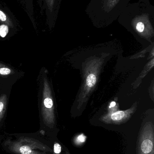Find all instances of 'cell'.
<instances>
[{"label":"cell","instance_id":"10","mask_svg":"<svg viewBox=\"0 0 154 154\" xmlns=\"http://www.w3.org/2000/svg\"><path fill=\"white\" fill-rule=\"evenodd\" d=\"M9 26L3 23L0 24V37L4 38L7 36L9 31Z\"/></svg>","mask_w":154,"mask_h":154},{"label":"cell","instance_id":"6","mask_svg":"<svg viewBox=\"0 0 154 154\" xmlns=\"http://www.w3.org/2000/svg\"><path fill=\"white\" fill-rule=\"evenodd\" d=\"M48 11L49 14L52 16V19L55 18L58 10L61 0H45Z\"/></svg>","mask_w":154,"mask_h":154},{"label":"cell","instance_id":"14","mask_svg":"<svg viewBox=\"0 0 154 154\" xmlns=\"http://www.w3.org/2000/svg\"><path fill=\"white\" fill-rule=\"evenodd\" d=\"M115 105V102H112V103H111V105H110V107H111L114 106Z\"/></svg>","mask_w":154,"mask_h":154},{"label":"cell","instance_id":"9","mask_svg":"<svg viewBox=\"0 0 154 154\" xmlns=\"http://www.w3.org/2000/svg\"><path fill=\"white\" fill-rule=\"evenodd\" d=\"M126 118V113L124 111H119L112 114L110 116V120L115 123H118L123 121Z\"/></svg>","mask_w":154,"mask_h":154},{"label":"cell","instance_id":"5","mask_svg":"<svg viewBox=\"0 0 154 154\" xmlns=\"http://www.w3.org/2000/svg\"><path fill=\"white\" fill-rule=\"evenodd\" d=\"M7 12L0 7V23L6 24L10 28H14L15 22Z\"/></svg>","mask_w":154,"mask_h":154},{"label":"cell","instance_id":"3","mask_svg":"<svg viewBox=\"0 0 154 154\" xmlns=\"http://www.w3.org/2000/svg\"><path fill=\"white\" fill-rule=\"evenodd\" d=\"M127 0H93V7H96V13L101 20L115 19L117 16L126 6Z\"/></svg>","mask_w":154,"mask_h":154},{"label":"cell","instance_id":"8","mask_svg":"<svg viewBox=\"0 0 154 154\" xmlns=\"http://www.w3.org/2000/svg\"><path fill=\"white\" fill-rule=\"evenodd\" d=\"M15 75V71L10 67L0 63V78L7 79Z\"/></svg>","mask_w":154,"mask_h":154},{"label":"cell","instance_id":"4","mask_svg":"<svg viewBox=\"0 0 154 154\" xmlns=\"http://www.w3.org/2000/svg\"><path fill=\"white\" fill-rule=\"evenodd\" d=\"M153 127L145 125L141 131L137 143L138 154H154Z\"/></svg>","mask_w":154,"mask_h":154},{"label":"cell","instance_id":"1","mask_svg":"<svg viewBox=\"0 0 154 154\" xmlns=\"http://www.w3.org/2000/svg\"><path fill=\"white\" fill-rule=\"evenodd\" d=\"M33 134H11L2 138L1 146L12 154H55L44 139L45 132Z\"/></svg>","mask_w":154,"mask_h":154},{"label":"cell","instance_id":"12","mask_svg":"<svg viewBox=\"0 0 154 154\" xmlns=\"http://www.w3.org/2000/svg\"><path fill=\"white\" fill-rule=\"evenodd\" d=\"M86 136H85L84 135L82 134L78 136L77 137L75 138L74 142H75L76 144L79 145H81L82 144L84 143L85 141H86Z\"/></svg>","mask_w":154,"mask_h":154},{"label":"cell","instance_id":"13","mask_svg":"<svg viewBox=\"0 0 154 154\" xmlns=\"http://www.w3.org/2000/svg\"><path fill=\"white\" fill-rule=\"evenodd\" d=\"M61 147L59 143L55 142L54 144V152L55 154H59L61 152Z\"/></svg>","mask_w":154,"mask_h":154},{"label":"cell","instance_id":"7","mask_svg":"<svg viewBox=\"0 0 154 154\" xmlns=\"http://www.w3.org/2000/svg\"><path fill=\"white\" fill-rule=\"evenodd\" d=\"M8 100V95L6 93H2L0 95V125L6 113Z\"/></svg>","mask_w":154,"mask_h":154},{"label":"cell","instance_id":"2","mask_svg":"<svg viewBox=\"0 0 154 154\" xmlns=\"http://www.w3.org/2000/svg\"><path fill=\"white\" fill-rule=\"evenodd\" d=\"M41 117L42 123H43L46 127L50 129L53 128L55 124L53 101L51 97L50 88L46 79L43 80L42 91Z\"/></svg>","mask_w":154,"mask_h":154},{"label":"cell","instance_id":"11","mask_svg":"<svg viewBox=\"0 0 154 154\" xmlns=\"http://www.w3.org/2000/svg\"><path fill=\"white\" fill-rule=\"evenodd\" d=\"M96 82V78L94 74H90L88 76L86 79V83L90 88L93 87Z\"/></svg>","mask_w":154,"mask_h":154}]
</instances>
